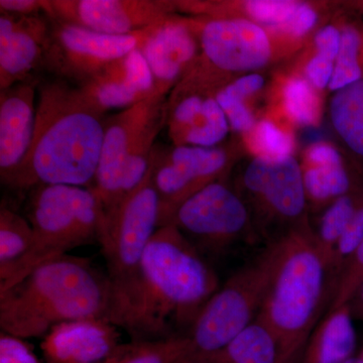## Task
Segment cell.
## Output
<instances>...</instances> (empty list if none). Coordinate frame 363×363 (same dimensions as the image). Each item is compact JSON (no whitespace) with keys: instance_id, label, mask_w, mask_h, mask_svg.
Listing matches in <instances>:
<instances>
[{"instance_id":"obj_1","label":"cell","mask_w":363,"mask_h":363,"mask_svg":"<svg viewBox=\"0 0 363 363\" xmlns=\"http://www.w3.org/2000/svg\"><path fill=\"white\" fill-rule=\"evenodd\" d=\"M219 288L204 255L168 224L152 236L133 281L111 291L107 321L133 341L181 337Z\"/></svg>"},{"instance_id":"obj_2","label":"cell","mask_w":363,"mask_h":363,"mask_svg":"<svg viewBox=\"0 0 363 363\" xmlns=\"http://www.w3.org/2000/svg\"><path fill=\"white\" fill-rule=\"evenodd\" d=\"M32 145L7 186L91 188L104 136V113L67 81L42 83Z\"/></svg>"},{"instance_id":"obj_3","label":"cell","mask_w":363,"mask_h":363,"mask_svg":"<svg viewBox=\"0 0 363 363\" xmlns=\"http://www.w3.org/2000/svg\"><path fill=\"white\" fill-rule=\"evenodd\" d=\"M111 284L84 257L45 262L0 291L1 332L21 339L42 337L54 327L86 319L107 321Z\"/></svg>"},{"instance_id":"obj_4","label":"cell","mask_w":363,"mask_h":363,"mask_svg":"<svg viewBox=\"0 0 363 363\" xmlns=\"http://www.w3.org/2000/svg\"><path fill=\"white\" fill-rule=\"evenodd\" d=\"M274 262L259 314L276 336L279 363H293L330 306L335 274L311 229L272 242Z\"/></svg>"},{"instance_id":"obj_5","label":"cell","mask_w":363,"mask_h":363,"mask_svg":"<svg viewBox=\"0 0 363 363\" xmlns=\"http://www.w3.org/2000/svg\"><path fill=\"white\" fill-rule=\"evenodd\" d=\"M33 230L30 252L4 278L0 291L18 283L32 269L64 257L74 248L98 241L104 212L89 188L44 185L33 188L28 207Z\"/></svg>"},{"instance_id":"obj_6","label":"cell","mask_w":363,"mask_h":363,"mask_svg":"<svg viewBox=\"0 0 363 363\" xmlns=\"http://www.w3.org/2000/svg\"><path fill=\"white\" fill-rule=\"evenodd\" d=\"M168 99L155 93L105 119L104 143L90 190L104 214L116 206L149 171L155 140L167 124Z\"/></svg>"},{"instance_id":"obj_7","label":"cell","mask_w":363,"mask_h":363,"mask_svg":"<svg viewBox=\"0 0 363 363\" xmlns=\"http://www.w3.org/2000/svg\"><path fill=\"white\" fill-rule=\"evenodd\" d=\"M198 28L201 56L176 86L169 100L191 94L215 96L226 85L228 74L257 70L271 59L269 37L255 21L219 18L198 25Z\"/></svg>"},{"instance_id":"obj_8","label":"cell","mask_w":363,"mask_h":363,"mask_svg":"<svg viewBox=\"0 0 363 363\" xmlns=\"http://www.w3.org/2000/svg\"><path fill=\"white\" fill-rule=\"evenodd\" d=\"M274 262L272 245L234 272L209 298L189 332L192 360L220 350L259 317Z\"/></svg>"},{"instance_id":"obj_9","label":"cell","mask_w":363,"mask_h":363,"mask_svg":"<svg viewBox=\"0 0 363 363\" xmlns=\"http://www.w3.org/2000/svg\"><path fill=\"white\" fill-rule=\"evenodd\" d=\"M161 202L154 184V156L143 180L104 214L98 236L108 267L111 291L133 281L150 240L160 228Z\"/></svg>"},{"instance_id":"obj_10","label":"cell","mask_w":363,"mask_h":363,"mask_svg":"<svg viewBox=\"0 0 363 363\" xmlns=\"http://www.w3.org/2000/svg\"><path fill=\"white\" fill-rule=\"evenodd\" d=\"M169 224L202 255H223L253 234L247 203L220 181L182 203Z\"/></svg>"},{"instance_id":"obj_11","label":"cell","mask_w":363,"mask_h":363,"mask_svg":"<svg viewBox=\"0 0 363 363\" xmlns=\"http://www.w3.org/2000/svg\"><path fill=\"white\" fill-rule=\"evenodd\" d=\"M147 30L130 35H104L52 21L42 67L64 81L84 84L116 60L138 49Z\"/></svg>"},{"instance_id":"obj_12","label":"cell","mask_w":363,"mask_h":363,"mask_svg":"<svg viewBox=\"0 0 363 363\" xmlns=\"http://www.w3.org/2000/svg\"><path fill=\"white\" fill-rule=\"evenodd\" d=\"M154 184L160 202V227L168 225L177 208L209 184L219 181L228 164L220 147H175L169 152L152 150Z\"/></svg>"},{"instance_id":"obj_13","label":"cell","mask_w":363,"mask_h":363,"mask_svg":"<svg viewBox=\"0 0 363 363\" xmlns=\"http://www.w3.org/2000/svg\"><path fill=\"white\" fill-rule=\"evenodd\" d=\"M242 182L255 207L269 223L288 225L291 233L307 228L301 222L308 200L303 169L293 157H255Z\"/></svg>"},{"instance_id":"obj_14","label":"cell","mask_w":363,"mask_h":363,"mask_svg":"<svg viewBox=\"0 0 363 363\" xmlns=\"http://www.w3.org/2000/svg\"><path fill=\"white\" fill-rule=\"evenodd\" d=\"M51 21L112 35L147 30L176 11L164 0H51Z\"/></svg>"},{"instance_id":"obj_15","label":"cell","mask_w":363,"mask_h":363,"mask_svg":"<svg viewBox=\"0 0 363 363\" xmlns=\"http://www.w3.org/2000/svg\"><path fill=\"white\" fill-rule=\"evenodd\" d=\"M195 23L173 16L150 26L138 50L154 80L155 93L167 96L192 70L199 58Z\"/></svg>"},{"instance_id":"obj_16","label":"cell","mask_w":363,"mask_h":363,"mask_svg":"<svg viewBox=\"0 0 363 363\" xmlns=\"http://www.w3.org/2000/svg\"><path fill=\"white\" fill-rule=\"evenodd\" d=\"M52 21L0 13V91L30 80L42 67Z\"/></svg>"},{"instance_id":"obj_17","label":"cell","mask_w":363,"mask_h":363,"mask_svg":"<svg viewBox=\"0 0 363 363\" xmlns=\"http://www.w3.org/2000/svg\"><path fill=\"white\" fill-rule=\"evenodd\" d=\"M37 81L0 91V178L7 185L25 159L35 128Z\"/></svg>"},{"instance_id":"obj_18","label":"cell","mask_w":363,"mask_h":363,"mask_svg":"<svg viewBox=\"0 0 363 363\" xmlns=\"http://www.w3.org/2000/svg\"><path fill=\"white\" fill-rule=\"evenodd\" d=\"M78 88L104 114L111 109L123 111L155 94L150 67L138 49L116 60Z\"/></svg>"},{"instance_id":"obj_19","label":"cell","mask_w":363,"mask_h":363,"mask_svg":"<svg viewBox=\"0 0 363 363\" xmlns=\"http://www.w3.org/2000/svg\"><path fill=\"white\" fill-rule=\"evenodd\" d=\"M118 327L104 319L67 322L42 342L47 363H105L121 345Z\"/></svg>"},{"instance_id":"obj_20","label":"cell","mask_w":363,"mask_h":363,"mask_svg":"<svg viewBox=\"0 0 363 363\" xmlns=\"http://www.w3.org/2000/svg\"><path fill=\"white\" fill-rule=\"evenodd\" d=\"M167 125L175 147H213L228 133V121L214 96L191 94L168 101Z\"/></svg>"},{"instance_id":"obj_21","label":"cell","mask_w":363,"mask_h":363,"mask_svg":"<svg viewBox=\"0 0 363 363\" xmlns=\"http://www.w3.org/2000/svg\"><path fill=\"white\" fill-rule=\"evenodd\" d=\"M350 305L327 312L305 346L303 363H345L352 358L357 334Z\"/></svg>"},{"instance_id":"obj_22","label":"cell","mask_w":363,"mask_h":363,"mask_svg":"<svg viewBox=\"0 0 363 363\" xmlns=\"http://www.w3.org/2000/svg\"><path fill=\"white\" fill-rule=\"evenodd\" d=\"M192 363H279L276 336L259 317L220 350Z\"/></svg>"},{"instance_id":"obj_23","label":"cell","mask_w":363,"mask_h":363,"mask_svg":"<svg viewBox=\"0 0 363 363\" xmlns=\"http://www.w3.org/2000/svg\"><path fill=\"white\" fill-rule=\"evenodd\" d=\"M330 116L345 145L363 157V78L334 94Z\"/></svg>"},{"instance_id":"obj_24","label":"cell","mask_w":363,"mask_h":363,"mask_svg":"<svg viewBox=\"0 0 363 363\" xmlns=\"http://www.w3.org/2000/svg\"><path fill=\"white\" fill-rule=\"evenodd\" d=\"M193 357L188 336L162 340L133 341L117 347L105 363H181Z\"/></svg>"},{"instance_id":"obj_25","label":"cell","mask_w":363,"mask_h":363,"mask_svg":"<svg viewBox=\"0 0 363 363\" xmlns=\"http://www.w3.org/2000/svg\"><path fill=\"white\" fill-rule=\"evenodd\" d=\"M33 230L28 218L4 203L0 208V279L4 278L30 252Z\"/></svg>"},{"instance_id":"obj_26","label":"cell","mask_w":363,"mask_h":363,"mask_svg":"<svg viewBox=\"0 0 363 363\" xmlns=\"http://www.w3.org/2000/svg\"><path fill=\"white\" fill-rule=\"evenodd\" d=\"M303 179L307 199L317 204L335 201L350 190V178L343 164L308 166L303 171Z\"/></svg>"},{"instance_id":"obj_27","label":"cell","mask_w":363,"mask_h":363,"mask_svg":"<svg viewBox=\"0 0 363 363\" xmlns=\"http://www.w3.org/2000/svg\"><path fill=\"white\" fill-rule=\"evenodd\" d=\"M357 209L354 199L348 194L344 195L329 205L321 217L317 231H312L318 247L321 248L327 259L330 260L332 267L336 245Z\"/></svg>"},{"instance_id":"obj_28","label":"cell","mask_w":363,"mask_h":363,"mask_svg":"<svg viewBox=\"0 0 363 363\" xmlns=\"http://www.w3.org/2000/svg\"><path fill=\"white\" fill-rule=\"evenodd\" d=\"M362 38L353 26H347L341 32V45L333 76L329 84L331 91L343 89L363 78L362 66Z\"/></svg>"},{"instance_id":"obj_29","label":"cell","mask_w":363,"mask_h":363,"mask_svg":"<svg viewBox=\"0 0 363 363\" xmlns=\"http://www.w3.org/2000/svg\"><path fill=\"white\" fill-rule=\"evenodd\" d=\"M283 97L286 114L294 123L310 126L319 121V96L307 79H289L284 87Z\"/></svg>"},{"instance_id":"obj_30","label":"cell","mask_w":363,"mask_h":363,"mask_svg":"<svg viewBox=\"0 0 363 363\" xmlns=\"http://www.w3.org/2000/svg\"><path fill=\"white\" fill-rule=\"evenodd\" d=\"M250 142L259 156L269 159L292 157L295 142L291 133H286L269 121L255 124L252 130Z\"/></svg>"},{"instance_id":"obj_31","label":"cell","mask_w":363,"mask_h":363,"mask_svg":"<svg viewBox=\"0 0 363 363\" xmlns=\"http://www.w3.org/2000/svg\"><path fill=\"white\" fill-rule=\"evenodd\" d=\"M363 284V241L337 276L328 311L347 305Z\"/></svg>"},{"instance_id":"obj_32","label":"cell","mask_w":363,"mask_h":363,"mask_svg":"<svg viewBox=\"0 0 363 363\" xmlns=\"http://www.w3.org/2000/svg\"><path fill=\"white\" fill-rule=\"evenodd\" d=\"M298 6L292 0H250L245 9L255 23L279 28L290 21Z\"/></svg>"},{"instance_id":"obj_33","label":"cell","mask_w":363,"mask_h":363,"mask_svg":"<svg viewBox=\"0 0 363 363\" xmlns=\"http://www.w3.org/2000/svg\"><path fill=\"white\" fill-rule=\"evenodd\" d=\"M363 241V206L357 207L334 250L333 269L335 281L339 272ZM335 285V284H334Z\"/></svg>"},{"instance_id":"obj_34","label":"cell","mask_w":363,"mask_h":363,"mask_svg":"<svg viewBox=\"0 0 363 363\" xmlns=\"http://www.w3.org/2000/svg\"><path fill=\"white\" fill-rule=\"evenodd\" d=\"M214 97L223 109L229 125L233 130L247 133L255 128L257 124L255 118L247 106L245 100L231 94L224 88L219 90Z\"/></svg>"},{"instance_id":"obj_35","label":"cell","mask_w":363,"mask_h":363,"mask_svg":"<svg viewBox=\"0 0 363 363\" xmlns=\"http://www.w3.org/2000/svg\"><path fill=\"white\" fill-rule=\"evenodd\" d=\"M0 363H44L35 354L32 348L11 334H0Z\"/></svg>"},{"instance_id":"obj_36","label":"cell","mask_w":363,"mask_h":363,"mask_svg":"<svg viewBox=\"0 0 363 363\" xmlns=\"http://www.w3.org/2000/svg\"><path fill=\"white\" fill-rule=\"evenodd\" d=\"M0 11L21 16H39L45 13L52 20L51 0H0Z\"/></svg>"},{"instance_id":"obj_37","label":"cell","mask_w":363,"mask_h":363,"mask_svg":"<svg viewBox=\"0 0 363 363\" xmlns=\"http://www.w3.org/2000/svg\"><path fill=\"white\" fill-rule=\"evenodd\" d=\"M318 21L316 11L308 4H298L292 18L279 30L294 37H302L314 28Z\"/></svg>"},{"instance_id":"obj_38","label":"cell","mask_w":363,"mask_h":363,"mask_svg":"<svg viewBox=\"0 0 363 363\" xmlns=\"http://www.w3.org/2000/svg\"><path fill=\"white\" fill-rule=\"evenodd\" d=\"M334 66L335 62L317 54L310 60L306 67L307 80L317 89H324L327 86L329 87L333 76Z\"/></svg>"},{"instance_id":"obj_39","label":"cell","mask_w":363,"mask_h":363,"mask_svg":"<svg viewBox=\"0 0 363 363\" xmlns=\"http://www.w3.org/2000/svg\"><path fill=\"white\" fill-rule=\"evenodd\" d=\"M317 54L336 61L341 45V32L333 26H324L315 37Z\"/></svg>"},{"instance_id":"obj_40","label":"cell","mask_w":363,"mask_h":363,"mask_svg":"<svg viewBox=\"0 0 363 363\" xmlns=\"http://www.w3.org/2000/svg\"><path fill=\"white\" fill-rule=\"evenodd\" d=\"M264 85V77L259 74L252 73L227 83L223 88L231 94L245 100L247 97L262 89Z\"/></svg>"},{"instance_id":"obj_41","label":"cell","mask_w":363,"mask_h":363,"mask_svg":"<svg viewBox=\"0 0 363 363\" xmlns=\"http://www.w3.org/2000/svg\"><path fill=\"white\" fill-rule=\"evenodd\" d=\"M309 166H336L342 164V159L335 147L328 143H319L313 145L307 152Z\"/></svg>"},{"instance_id":"obj_42","label":"cell","mask_w":363,"mask_h":363,"mask_svg":"<svg viewBox=\"0 0 363 363\" xmlns=\"http://www.w3.org/2000/svg\"><path fill=\"white\" fill-rule=\"evenodd\" d=\"M348 305L353 318L363 320V284L351 298Z\"/></svg>"},{"instance_id":"obj_43","label":"cell","mask_w":363,"mask_h":363,"mask_svg":"<svg viewBox=\"0 0 363 363\" xmlns=\"http://www.w3.org/2000/svg\"><path fill=\"white\" fill-rule=\"evenodd\" d=\"M345 363H363V362H362V358H360V357H358V358L352 357V358H350V359L348 360V362H346Z\"/></svg>"},{"instance_id":"obj_44","label":"cell","mask_w":363,"mask_h":363,"mask_svg":"<svg viewBox=\"0 0 363 363\" xmlns=\"http://www.w3.org/2000/svg\"><path fill=\"white\" fill-rule=\"evenodd\" d=\"M181 363H192V358H189V359L184 360Z\"/></svg>"},{"instance_id":"obj_45","label":"cell","mask_w":363,"mask_h":363,"mask_svg":"<svg viewBox=\"0 0 363 363\" xmlns=\"http://www.w3.org/2000/svg\"><path fill=\"white\" fill-rule=\"evenodd\" d=\"M360 358H362V362H363V352H362V357H360Z\"/></svg>"}]
</instances>
